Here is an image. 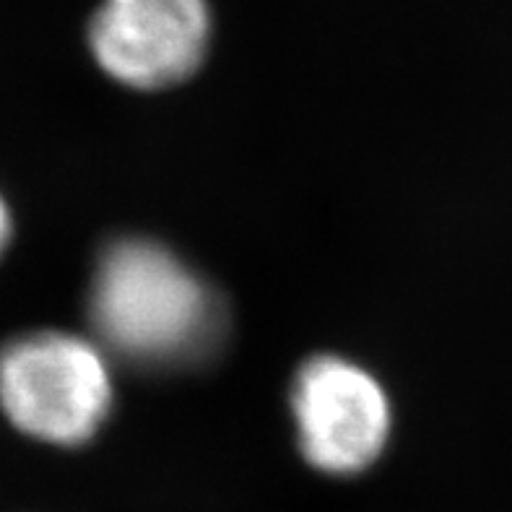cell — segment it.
Returning <instances> with one entry per match:
<instances>
[{"instance_id": "3", "label": "cell", "mask_w": 512, "mask_h": 512, "mask_svg": "<svg viewBox=\"0 0 512 512\" xmlns=\"http://www.w3.org/2000/svg\"><path fill=\"white\" fill-rule=\"evenodd\" d=\"M292 411L299 453L328 476H357L383 455L393 414L383 385L341 357H315L297 372Z\"/></svg>"}, {"instance_id": "4", "label": "cell", "mask_w": 512, "mask_h": 512, "mask_svg": "<svg viewBox=\"0 0 512 512\" xmlns=\"http://www.w3.org/2000/svg\"><path fill=\"white\" fill-rule=\"evenodd\" d=\"M211 37L206 0H102L89 47L107 76L133 89L175 86L198 71Z\"/></svg>"}, {"instance_id": "2", "label": "cell", "mask_w": 512, "mask_h": 512, "mask_svg": "<svg viewBox=\"0 0 512 512\" xmlns=\"http://www.w3.org/2000/svg\"><path fill=\"white\" fill-rule=\"evenodd\" d=\"M0 409L13 427L47 445L76 448L112 409L107 354L89 338L34 331L0 349Z\"/></svg>"}, {"instance_id": "5", "label": "cell", "mask_w": 512, "mask_h": 512, "mask_svg": "<svg viewBox=\"0 0 512 512\" xmlns=\"http://www.w3.org/2000/svg\"><path fill=\"white\" fill-rule=\"evenodd\" d=\"M8 242H11V214H8L6 201L0 198V255L8 247Z\"/></svg>"}, {"instance_id": "1", "label": "cell", "mask_w": 512, "mask_h": 512, "mask_svg": "<svg viewBox=\"0 0 512 512\" xmlns=\"http://www.w3.org/2000/svg\"><path fill=\"white\" fill-rule=\"evenodd\" d=\"M89 315L102 349L141 367L193 362L219 331V307L164 245L120 240L99 258Z\"/></svg>"}]
</instances>
